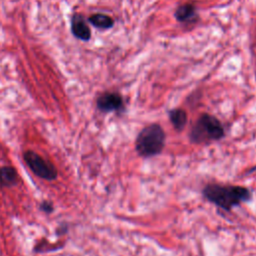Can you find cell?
Here are the masks:
<instances>
[{
  "label": "cell",
  "instance_id": "obj_1",
  "mask_svg": "<svg viewBox=\"0 0 256 256\" xmlns=\"http://www.w3.org/2000/svg\"><path fill=\"white\" fill-rule=\"evenodd\" d=\"M203 196L221 209L229 211L240 203L250 200L251 192L243 186L210 183L203 188Z\"/></svg>",
  "mask_w": 256,
  "mask_h": 256
},
{
  "label": "cell",
  "instance_id": "obj_2",
  "mask_svg": "<svg viewBox=\"0 0 256 256\" xmlns=\"http://www.w3.org/2000/svg\"><path fill=\"white\" fill-rule=\"evenodd\" d=\"M165 138L163 128L157 123H152L144 127L137 135L135 149L139 156L144 158L158 155L164 148Z\"/></svg>",
  "mask_w": 256,
  "mask_h": 256
},
{
  "label": "cell",
  "instance_id": "obj_3",
  "mask_svg": "<svg viewBox=\"0 0 256 256\" xmlns=\"http://www.w3.org/2000/svg\"><path fill=\"white\" fill-rule=\"evenodd\" d=\"M224 135L225 130L221 122L215 116L204 113L192 126L189 138L191 142L201 144L220 140Z\"/></svg>",
  "mask_w": 256,
  "mask_h": 256
},
{
  "label": "cell",
  "instance_id": "obj_4",
  "mask_svg": "<svg viewBox=\"0 0 256 256\" xmlns=\"http://www.w3.org/2000/svg\"><path fill=\"white\" fill-rule=\"evenodd\" d=\"M23 158L27 166L38 177L49 181L57 178V169L55 168V166L51 162L45 160L38 153L32 150H27L24 152Z\"/></svg>",
  "mask_w": 256,
  "mask_h": 256
},
{
  "label": "cell",
  "instance_id": "obj_5",
  "mask_svg": "<svg viewBox=\"0 0 256 256\" xmlns=\"http://www.w3.org/2000/svg\"><path fill=\"white\" fill-rule=\"evenodd\" d=\"M97 108L101 112L122 111L124 102L122 96L117 92H104L100 94L96 100Z\"/></svg>",
  "mask_w": 256,
  "mask_h": 256
},
{
  "label": "cell",
  "instance_id": "obj_6",
  "mask_svg": "<svg viewBox=\"0 0 256 256\" xmlns=\"http://www.w3.org/2000/svg\"><path fill=\"white\" fill-rule=\"evenodd\" d=\"M71 33L82 41H89L91 38V30L84 17L79 13H74L71 17Z\"/></svg>",
  "mask_w": 256,
  "mask_h": 256
},
{
  "label": "cell",
  "instance_id": "obj_7",
  "mask_svg": "<svg viewBox=\"0 0 256 256\" xmlns=\"http://www.w3.org/2000/svg\"><path fill=\"white\" fill-rule=\"evenodd\" d=\"M174 16L179 22H188L195 18L196 7L192 3H185L180 5L174 12Z\"/></svg>",
  "mask_w": 256,
  "mask_h": 256
},
{
  "label": "cell",
  "instance_id": "obj_8",
  "mask_svg": "<svg viewBox=\"0 0 256 256\" xmlns=\"http://www.w3.org/2000/svg\"><path fill=\"white\" fill-rule=\"evenodd\" d=\"M17 183V171L11 166L0 168V186L3 188L14 186Z\"/></svg>",
  "mask_w": 256,
  "mask_h": 256
},
{
  "label": "cell",
  "instance_id": "obj_9",
  "mask_svg": "<svg viewBox=\"0 0 256 256\" xmlns=\"http://www.w3.org/2000/svg\"><path fill=\"white\" fill-rule=\"evenodd\" d=\"M169 119L177 131H182L187 123V114L185 110L176 108L169 112Z\"/></svg>",
  "mask_w": 256,
  "mask_h": 256
},
{
  "label": "cell",
  "instance_id": "obj_10",
  "mask_svg": "<svg viewBox=\"0 0 256 256\" xmlns=\"http://www.w3.org/2000/svg\"><path fill=\"white\" fill-rule=\"evenodd\" d=\"M88 22L99 29H110L114 25V20L110 16L102 13L91 15L88 18Z\"/></svg>",
  "mask_w": 256,
  "mask_h": 256
},
{
  "label": "cell",
  "instance_id": "obj_11",
  "mask_svg": "<svg viewBox=\"0 0 256 256\" xmlns=\"http://www.w3.org/2000/svg\"><path fill=\"white\" fill-rule=\"evenodd\" d=\"M40 208L42 211L46 212V213H51L53 211V205L50 203V202H47V201H44L41 203L40 205Z\"/></svg>",
  "mask_w": 256,
  "mask_h": 256
}]
</instances>
